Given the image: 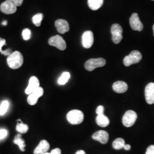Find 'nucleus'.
I'll return each mask as SVG.
<instances>
[{"label": "nucleus", "instance_id": "20e7f679", "mask_svg": "<svg viewBox=\"0 0 154 154\" xmlns=\"http://www.w3.org/2000/svg\"><path fill=\"white\" fill-rule=\"evenodd\" d=\"M106 61L102 58H91L86 62L85 63V69L89 72L93 71L96 68L105 66Z\"/></svg>", "mask_w": 154, "mask_h": 154}, {"label": "nucleus", "instance_id": "412c9836", "mask_svg": "<svg viewBox=\"0 0 154 154\" xmlns=\"http://www.w3.org/2000/svg\"><path fill=\"white\" fill-rule=\"evenodd\" d=\"M125 146V140L122 138H117L112 143V147L116 149H121L122 148H124Z\"/></svg>", "mask_w": 154, "mask_h": 154}, {"label": "nucleus", "instance_id": "4be33fe9", "mask_svg": "<svg viewBox=\"0 0 154 154\" xmlns=\"http://www.w3.org/2000/svg\"><path fill=\"white\" fill-rule=\"evenodd\" d=\"M70 78V74L69 72H64L62 73L61 77L59 78L58 83L60 85H64L68 82Z\"/></svg>", "mask_w": 154, "mask_h": 154}, {"label": "nucleus", "instance_id": "f8f14e48", "mask_svg": "<svg viewBox=\"0 0 154 154\" xmlns=\"http://www.w3.org/2000/svg\"><path fill=\"white\" fill-rule=\"evenodd\" d=\"M39 88V81L36 77H32L29 81L28 87L25 90V93L30 95Z\"/></svg>", "mask_w": 154, "mask_h": 154}, {"label": "nucleus", "instance_id": "7ed1b4c3", "mask_svg": "<svg viewBox=\"0 0 154 154\" xmlns=\"http://www.w3.org/2000/svg\"><path fill=\"white\" fill-rule=\"evenodd\" d=\"M142 59V55L138 50H134L123 59V63L126 66H131L132 64L138 63Z\"/></svg>", "mask_w": 154, "mask_h": 154}, {"label": "nucleus", "instance_id": "9b49d317", "mask_svg": "<svg viewBox=\"0 0 154 154\" xmlns=\"http://www.w3.org/2000/svg\"><path fill=\"white\" fill-rule=\"evenodd\" d=\"M44 94V89L39 87L37 90L30 94L28 97V103L31 106L35 105L37 103L39 98L42 97Z\"/></svg>", "mask_w": 154, "mask_h": 154}, {"label": "nucleus", "instance_id": "1a4fd4ad", "mask_svg": "<svg viewBox=\"0 0 154 154\" xmlns=\"http://www.w3.org/2000/svg\"><path fill=\"white\" fill-rule=\"evenodd\" d=\"M94 43L93 33L91 31H86L83 33L82 36V44L86 49L90 48Z\"/></svg>", "mask_w": 154, "mask_h": 154}, {"label": "nucleus", "instance_id": "e433bc0d", "mask_svg": "<svg viewBox=\"0 0 154 154\" xmlns=\"http://www.w3.org/2000/svg\"><path fill=\"white\" fill-rule=\"evenodd\" d=\"M152 29H153V32H154V25H153V27H152Z\"/></svg>", "mask_w": 154, "mask_h": 154}, {"label": "nucleus", "instance_id": "4468645a", "mask_svg": "<svg viewBox=\"0 0 154 154\" xmlns=\"http://www.w3.org/2000/svg\"><path fill=\"white\" fill-rule=\"evenodd\" d=\"M55 26L57 31L61 34H65L69 31L70 28L68 22L65 20L59 19L55 22Z\"/></svg>", "mask_w": 154, "mask_h": 154}, {"label": "nucleus", "instance_id": "f3484780", "mask_svg": "<svg viewBox=\"0 0 154 154\" xmlns=\"http://www.w3.org/2000/svg\"><path fill=\"white\" fill-rule=\"evenodd\" d=\"M96 122L98 126L102 127L108 126L110 124L109 119L104 114L97 116L96 118Z\"/></svg>", "mask_w": 154, "mask_h": 154}, {"label": "nucleus", "instance_id": "dca6fc26", "mask_svg": "<svg viewBox=\"0 0 154 154\" xmlns=\"http://www.w3.org/2000/svg\"><path fill=\"white\" fill-rule=\"evenodd\" d=\"M112 89L117 93H124L128 89V85L123 81H117L114 83Z\"/></svg>", "mask_w": 154, "mask_h": 154}, {"label": "nucleus", "instance_id": "39448f33", "mask_svg": "<svg viewBox=\"0 0 154 154\" xmlns=\"http://www.w3.org/2000/svg\"><path fill=\"white\" fill-rule=\"evenodd\" d=\"M137 119V113L132 111L128 110L126 112L122 118L123 125L126 127H131L135 124Z\"/></svg>", "mask_w": 154, "mask_h": 154}, {"label": "nucleus", "instance_id": "c85d7f7f", "mask_svg": "<svg viewBox=\"0 0 154 154\" xmlns=\"http://www.w3.org/2000/svg\"><path fill=\"white\" fill-rule=\"evenodd\" d=\"M146 154H154V145H151L148 147Z\"/></svg>", "mask_w": 154, "mask_h": 154}, {"label": "nucleus", "instance_id": "c756f323", "mask_svg": "<svg viewBox=\"0 0 154 154\" xmlns=\"http://www.w3.org/2000/svg\"><path fill=\"white\" fill-rule=\"evenodd\" d=\"M45 154H61V150L58 148L52 149L51 152H46Z\"/></svg>", "mask_w": 154, "mask_h": 154}, {"label": "nucleus", "instance_id": "0eeeda50", "mask_svg": "<svg viewBox=\"0 0 154 154\" xmlns=\"http://www.w3.org/2000/svg\"><path fill=\"white\" fill-rule=\"evenodd\" d=\"M17 6L11 0H7L2 2L0 6V10L6 14H11L16 13Z\"/></svg>", "mask_w": 154, "mask_h": 154}, {"label": "nucleus", "instance_id": "f03ea898", "mask_svg": "<svg viewBox=\"0 0 154 154\" xmlns=\"http://www.w3.org/2000/svg\"><path fill=\"white\" fill-rule=\"evenodd\" d=\"M66 118L72 125H79L83 121L84 114L81 110H71L67 114Z\"/></svg>", "mask_w": 154, "mask_h": 154}, {"label": "nucleus", "instance_id": "393cba45", "mask_svg": "<svg viewBox=\"0 0 154 154\" xmlns=\"http://www.w3.org/2000/svg\"><path fill=\"white\" fill-rule=\"evenodd\" d=\"M9 103L8 100H4L0 106V116H3L5 114L9 108Z\"/></svg>", "mask_w": 154, "mask_h": 154}, {"label": "nucleus", "instance_id": "f257e3e1", "mask_svg": "<svg viewBox=\"0 0 154 154\" xmlns=\"http://www.w3.org/2000/svg\"><path fill=\"white\" fill-rule=\"evenodd\" d=\"M23 58L21 53L18 51H14L8 57L7 63L9 67L12 69H17L22 66Z\"/></svg>", "mask_w": 154, "mask_h": 154}, {"label": "nucleus", "instance_id": "a878e982", "mask_svg": "<svg viewBox=\"0 0 154 154\" xmlns=\"http://www.w3.org/2000/svg\"><path fill=\"white\" fill-rule=\"evenodd\" d=\"M22 38L25 41H28L31 38V31L29 29H25L22 32Z\"/></svg>", "mask_w": 154, "mask_h": 154}, {"label": "nucleus", "instance_id": "423d86ee", "mask_svg": "<svg viewBox=\"0 0 154 154\" xmlns=\"http://www.w3.org/2000/svg\"><path fill=\"white\" fill-rule=\"evenodd\" d=\"M49 44L52 46H54L60 50H65L66 48L65 41L59 35L51 37L49 39Z\"/></svg>", "mask_w": 154, "mask_h": 154}, {"label": "nucleus", "instance_id": "b1692460", "mask_svg": "<svg viewBox=\"0 0 154 154\" xmlns=\"http://www.w3.org/2000/svg\"><path fill=\"white\" fill-rule=\"evenodd\" d=\"M29 127L27 125L21 122L20 123H18L16 126V130L17 132L21 134H25L28 131Z\"/></svg>", "mask_w": 154, "mask_h": 154}, {"label": "nucleus", "instance_id": "2eb2a0df", "mask_svg": "<svg viewBox=\"0 0 154 154\" xmlns=\"http://www.w3.org/2000/svg\"><path fill=\"white\" fill-rule=\"evenodd\" d=\"M50 149L49 142L46 140H42L34 151V154H45Z\"/></svg>", "mask_w": 154, "mask_h": 154}, {"label": "nucleus", "instance_id": "473e14b6", "mask_svg": "<svg viewBox=\"0 0 154 154\" xmlns=\"http://www.w3.org/2000/svg\"><path fill=\"white\" fill-rule=\"evenodd\" d=\"M17 6H20L22 4L23 0H11Z\"/></svg>", "mask_w": 154, "mask_h": 154}, {"label": "nucleus", "instance_id": "7c9ffc66", "mask_svg": "<svg viewBox=\"0 0 154 154\" xmlns=\"http://www.w3.org/2000/svg\"><path fill=\"white\" fill-rule=\"evenodd\" d=\"M12 51L11 49H8L5 50H3L1 53L3 55H6V56H9L12 53Z\"/></svg>", "mask_w": 154, "mask_h": 154}, {"label": "nucleus", "instance_id": "6e6552de", "mask_svg": "<svg viewBox=\"0 0 154 154\" xmlns=\"http://www.w3.org/2000/svg\"><path fill=\"white\" fill-rule=\"evenodd\" d=\"M130 25L132 30L140 32L143 30V25L140 21L138 14L134 13L130 18Z\"/></svg>", "mask_w": 154, "mask_h": 154}, {"label": "nucleus", "instance_id": "ddd939ff", "mask_svg": "<svg viewBox=\"0 0 154 154\" xmlns=\"http://www.w3.org/2000/svg\"><path fill=\"white\" fill-rule=\"evenodd\" d=\"M92 138L94 140L98 141L102 144H106L109 141V135L106 131L99 130L94 134Z\"/></svg>", "mask_w": 154, "mask_h": 154}, {"label": "nucleus", "instance_id": "9d476101", "mask_svg": "<svg viewBox=\"0 0 154 154\" xmlns=\"http://www.w3.org/2000/svg\"><path fill=\"white\" fill-rule=\"evenodd\" d=\"M145 98L149 105L154 103V83H149L145 88Z\"/></svg>", "mask_w": 154, "mask_h": 154}, {"label": "nucleus", "instance_id": "c9c22d12", "mask_svg": "<svg viewBox=\"0 0 154 154\" xmlns=\"http://www.w3.org/2000/svg\"><path fill=\"white\" fill-rule=\"evenodd\" d=\"M3 25H7V21H4V22H2V23Z\"/></svg>", "mask_w": 154, "mask_h": 154}, {"label": "nucleus", "instance_id": "6ab92c4d", "mask_svg": "<svg viewBox=\"0 0 154 154\" xmlns=\"http://www.w3.org/2000/svg\"><path fill=\"white\" fill-rule=\"evenodd\" d=\"M111 33L112 34V37H116L122 35L123 29L119 24L114 23L111 26Z\"/></svg>", "mask_w": 154, "mask_h": 154}, {"label": "nucleus", "instance_id": "a211bd4d", "mask_svg": "<svg viewBox=\"0 0 154 154\" xmlns=\"http://www.w3.org/2000/svg\"><path fill=\"white\" fill-rule=\"evenodd\" d=\"M88 7L92 11H97L103 5V0H88Z\"/></svg>", "mask_w": 154, "mask_h": 154}, {"label": "nucleus", "instance_id": "cd10ccee", "mask_svg": "<svg viewBox=\"0 0 154 154\" xmlns=\"http://www.w3.org/2000/svg\"><path fill=\"white\" fill-rule=\"evenodd\" d=\"M8 135V131L5 129L0 130V140L5 138Z\"/></svg>", "mask_w": 154, "mask_h": 154}, {"label": "nucleus", "instance_id": "bb28decb", "mask_svg": "<svg viewBox=\"0 0 154 154\" xmlns=\"http://www.w3.org/2000/svg\"><path fill=\"white\" fill-rule=\"evenodd\" d=\"M104 110L105 108L103 106H99L96 110V113L98 115H103L104 114Z\"/></svg>", "mask_w": 154, "mask_h": 154}, {"label": "nucleus", "instance_id": "4c0bfd02", "mask_svg": "<svg viewBox=\"0 0 154 154\" xmlns=\"http://www.w3.org/2000/svg\"><path fill=\"white\" fill-rule=\"evenodd\" d=\"M152 1H154V0H152Z\"/></svg>", "mask_w": 154, "mask_h": 154}, {"label": "nucleus", "instance_id": "72a5a7b5", "mask_svg": "<svg viewBox=\"0 0 154 154\" xmlns=\"http://www.w3.org/2000/svg\"><path fill=\"white\" fill-rule=\"evenodd\" d=\"M124 149L125 150L128 151L131 149V146L130 144H125V146H124Z\"/></svg>", "mask_w": 154, "mask_h": 154}, {"label": "nucleus", "instance_id": "f704fd0d", "mask_svg": "<svg viewBox=\"0 0 154 154\" xmlns=\"http://www.w3.org/2000/svg\"><path fill=\"white\" fill-rule=\"evenodd\" d=\"M75 154H86L85 153V152L84 151H83V150H79V151H78L77 152L75 153Z\"/></svg>", "mask_w": 154, "mask_h": 154}, {"label": "nucleus", "instance_id": "aec40b11", "mask_svg": "<svg viewBox=\"0 0 154 154\" xmlns=\"http://www.w3.org/2000/svg\"><path fill=\"white\" fill-rule=\"evenodd\" d=\"M13 142L14 144L18 146L21 151H22L23 152L25 151V148L26 145H25V143L23 139L22 138L21 134H17V135H16Z\"/></svg>", "mask_w": 154, "mask_h": 154}, {"label": "nucleus", "instance_id": "5701e85b", "mask_svg": "<svg viewBox=\"0 0 154 154\" xmlns=\"http://www.w3.org/2000/svg\"><path fill=\"white\" fill-rule=\"evenodd\" d=\"M44 15L42 13H38L33 16L32 18V21L33 23L37 27L41 26V22L43 20Z\"/></svg>", "mask_w": 154, "mask_h": 154}, {"label": "nucleus", "instance_id": "2f4dec72", "mask_svg": "<svg viewBox=\"0 0 154 154\" xmlns=\"http://www.w3.org/2000/svg\"><path fill=\"white\" fill-rule=\"evenodd\" d=\"M6 45V40L5 39L0 38V53H1L3 50H2V48Z\"/></svg>", "mask_w": 154, "mask_h": 154}]
</instances>
